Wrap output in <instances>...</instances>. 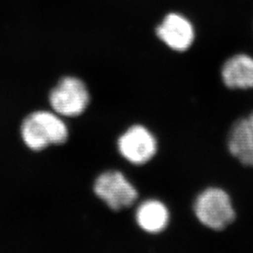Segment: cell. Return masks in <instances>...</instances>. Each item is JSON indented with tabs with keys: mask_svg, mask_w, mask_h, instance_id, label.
Instances as JSON below:
<instances>
[{
	"mask_svg": "<svg viewBox=\"0 0 253 253\" xmlns=\"http://www.w3.org/2000/svg\"><path fill=\"white\" fill-rule=\"evenodd\" d=\"M20 139L32 153H41L51 146L59 147L70 138L69 124L51 109H37L20 123Z\"/></svg>",
	"mask_w": 253,
	"mask_h": 253,
	"instance_id": "cell-1",
	"label": "cell"
},
{
	"mask_svg": "<svg viewBox=\"0 0 253 253\" xmlns=\"http://www.w3.org/2000/svg\"><path fill=\"white\" fill-rule=\"evenodd\" d=\"M92 193L114 213L132 208L140 197V191L126 172L116 168L100 172L93 181Z\"/></svg>",
	"mask_w": 253,
	"mask_h": 253,
	"instance_id": "cell-2",
	"label": "cell"
},
{
	"mask_svg": "<svg viewBox=\"0 0 253 253\" xmlns=\"http://www.w3.org/2000/svg\"><path fill=\"white\" fill-rule=\"evenodd\" d=\"M47 102L49 108L63 118H81L90 105V90L81 77L64 75L49 90Z\"/></svg>",
	"mask_w": 253,
	"mask_h": 253,
	"instance_id": "cell-3",
	"label": "cell"
},
{
	"mask_svg": "<svg viewBox=\"0 0 253 253\" xmlns=\"http://www.w3.org/2000/svg\"><path fill=\"white\" fill-rule=\"evenodd\" d=\"M118 155L132 166L151 162L158 152V141L152 131L143 124H132L121 132L117 140Z\"/></svg>",
	"mask_w": 253,
	"mask_h": 253,
	"instance_id": "cell-4",
	"label": "cell"
},
{
	"mask_svg": "<svg viewBox=\"0 0 253 253\" xmlns=\"http://www.w3.org/2000/svg\"><path fill=\"white\" fill-rule=\"evenodd\" d=\"M194 212L200 222L210 229L219 231L234 221L235 212L224 190L210 188L196 199Z\"/></svg>",
	"mask_w": 253,
	"mask_h": 253,
	"instance_id": "cell-5",
	"label": "cell"
},
{
	"mask_svg": "<svg viewBox=\"0 0 253 253\" xmlns=\"http://www.w3.org/2000/svg\"><path fill=\"white\" fill-rule=\"evenodd\" d=\"M156 33L165 45L176 52L187 51L195 39V29L192 23L177 12L167 14L157 27Z\"/></svg>",
	"mask_w": 253,
	"mask_h": 253,
	"instance_id": "cell-6",
	"label": "cell"
},
{
	"mask_svg": "<svg viewBox=\"0 0 253 253\" xmlns=\"http://www.w3.org/2000/svg\"><path fill=\"white\" fill-rule=\"evenodd\" d=\"M134 221L141 231L156 235L162 233L168 226L170 212L160 200H145L136 208Z\"/></svg>",
	"mask_w": 253,
	"mask_h": 253,
	"instance_id": "cell-7",
	"label": "cell"
},
{
	"mask_svg": "<svg viewBox=\"0 0 253 253\" xmlns=\"http://www.w3.org/2000/svg\"><path fill=\"white\" fill-rule=\"evenodd\" d=\"M228 147L240 163L253 167V113L234 125L229 136Z\"/></svg>",
	"mask_w": 253,
	"mask_h": 253,
	"instance_id": "cell-8",
	"label": "cell"
},
{
	"mask_svg": "<svg viewBox=\"0 0 253 253\" xmlns=\"http://www.w3.org/2000/svg\"><path fill=\"white\" fill-rule=\"evenodd\" d=\"M222 79L230 88H253V58L248 54H236L222 68Z\"/></svg>",
	"mask_w": 253,
	"mask_h": 253,
	"instance_id": "cell-9",
	"label": "cell"
}]
</instances>
